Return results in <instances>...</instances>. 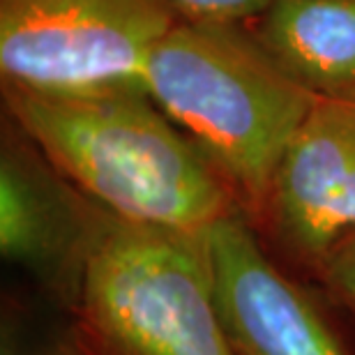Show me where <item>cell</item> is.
Returning a JSON list of instances; mask_svg holds the SVG:
<instances>
[{"instance_id":"cell-1","label":"cell","mask_w":355,"mask_h":355,"mask_svg":"<svg viewBox=\"0 0 355 355\" xmlns=\"http://www.w3.org/2000/svg\"><path fill=\"white\" fill-rule=\"evenodd\" d=\"M0 90L7 116L123 222L208 233L245 215L224 175L146 90L92 97Z\"/></svg>"},{"instance_id":"cell-5","label":"cell","mask_w":355,"mask_h":355,"mask_svg":"<svg viewBox=\"0 0 355 355\" xmlns=\"http://www.w3.org/2000/svg\"><path fill=\"white\" fill-rule=\"evenodd\" d=\"M118 217L46 157L12 116H0V254L72 318L97 252Z\"/></svg>"},{"instance_id":"cell-6","label":"cell","mask_w":355,"mask_h":355,"mask_svg":"<svg viewBox=\"0 0 355 355\" xmlns=\"http://www.w3.org/2000/svg\"><path fill=\"white\" fill-rule=\"evenodd\" d=\"M250 224L277 263L314 282L325 257L355 233V99L316 97Z\"/></svg>"},{"instance_id":"cell-7","label":"cell","mask_w":355,"mask_h":355,"mask_svg":"<svg viewBox=\"0 0 355 355\" xmlns=\"http://www.w3.org/2000/svg\"><path fill=\"white\" fill-rule=\"evenodd\" d=\"M224 323L240 355H355L353 321L270 257L245 215L208 231Z\"/></svg>"},{"instance_id":"cell-8","label":"cell","mask_w":355,"mask_h":355,"mask_svg":"<svg viewBox=\"0 0 355 355\" xmlns=\"http://www.w3.org/2000/svg\"><path fill=\"white\" fill-rule=\"evenodd\" d=\"M245 26L297 86L355 99V0H272Z\"/></svg>"},{"instance_id":"cell-4","label":"cell","mask_w":355,"mask_h":355,"mask_svg":"<svg viewBox=\"0 0 355 355\" xmlns=\"http://www.w3.org/2000/svg\"><path fill=\"white\" fill-rule=\"evenodd\" d=\"M175 24L159 0H0V88L44 97L146 90L148 55Z\"/></svg>"},{"instance_id":"cell-9","label":"cell","mask_w":355,"mask_h":355,"mask_svg":"<svg viewBox=\"0 0 355 355\" xmlns=\"http://www.w3.org/2000/svg\"><path fill=\"white\" fill-rule=\"evenodd\" d=\"M314 284L351 318L355 325V233L344 238L332 250L321 268L316 270Z\"/></svg>"},{"instance_id":"cell-11","label":"cell","mask_w":355,"mask_h":355,"mask_svg":"<svg viewBox=\"0 0 355 355\" xmlns=\"http://www.w3.org/2000/svg\"><path fill=\"white\" fill-rule=\"evenodd\" d=\"M0 355H86V351H83L72 318L60 332H49L46 337L40 339H24V335H19L17 323L7 314H3Z\"/></svg>"},{"instance_id":"cell-3","label":"cell","mask_w":355,"mask_h":355,"mask_svg":"<svg viewBox=\"0 0 355 355\" xmlns=\"http://www.w3.org/2000/svg\"><path fill=\"white\" fill-rule=\"evenodd\" d=\"M72 321L86 355H240L219 309L208 233L118 217Z\"/></svg>"},{"instance_id":"cell-2","label":"cell","mask_w":355,"mask_h":355,"mask_svg":"<svg viewBox=\"0 0 355 355\" xmlns=\"http://www.w3.org/2000/svg\"><path fill=\"white\" fill-rule=\"evenodd\" d=\"M144 88L201 148L254 222L316 97L282 72L245 24H178L153 46Z\"/></svg>"},{"instance_id":"cell-10","label":"cell","mask_w":355,"mask_h":355,"mask_svg":"<svg viewBox=\"0 0 355 355\" xmlns=\"http://www.w3.org/2000/svg\"><path fill=\"white\" fill-rule=\"evenodd\" d=\"M182 24H247L272 0H159Z\"/></svg>"}]
</instances>
